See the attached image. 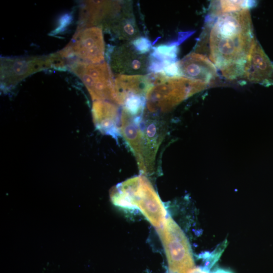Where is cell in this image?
Wrapping results in <instances>:
<instances>
[{
    "mask_svg": "<svg viewBox=\"0 0 273 273\" xmlns=\"http://www.w3.org/2000/svg\"><path fill=\"white\" fill-rule=\"evenodd\" d=\"M64 58L58 52L47 56L2 57L1 58V84L10 88L37 72L51 68L65 67Z\"/></svg>",
    "mask_w": 273,
    "mask_h": 273,
    "instance_id": "cell-4",
    "label": "cell"
},
{
    "mask_svg": "<svg viewBox=\"0 0 273 273\" xmlns=\"http://www.w3.org/2000/svg\"><path fill=\"white\" fill-rule=\"evenodd\" d=\"M69 67L84 83L93 100L114 102V79L107 63L93 64L76 60Z\"/></svg>",
    "mask_w": 273,
    "mask_h": 273,
    "instance_id": "cell-6",
    "label": "cell"
},
{
    "mask_svg": "<svg viewBox=\"0 0 273 273\" xmlns=\"http://www.w3.org/2000/svg\"><path fill=\"white\" fill-rule=\"evenodd\" d=\"M218 3L220 11L217 15L249 9L254 4V1H220Z\"/></svg>",
    "mask_w": 273,
    "mask_h": 273,
    "instance_id": "cell-19",
    "label": "cell"
},
{
    "mask_svg": "<svg viewBox=\"0 0 273 273\" xmlns=\"http://www.w3.org/2000/svg\"><path fill=\"white\" fill-rule=\"evenodd\" d=\"M180 74L184 77L199 81L206 84L216 79L217 69L206 56L193 52L178 62Z\"/></svg>",
    "mask_w": 273,
    "mask_h": 273,
    "instance_id": "cell-11",
    "label": "cell"
},
{
    "mask_svg": "<svg viewBox=\"0 0 273 273\" xmlns=\"http://www.w3.org/2000/svg\"><path fill=\"white\" fill-rule=\"evenodd\" d=\"M132 44L135 50L141 54L148 52L151 48V43L145 37H141L134 39Z\"/></svg>",
    "mask_w": 273,
    "mask_h": 273,
    "instance_id": "cell-20",
    "label": "cell"
},
{
    "mask_svg": "<svg viewBox=\"0 0 273 273\" xmlns=\"http://www.w3.org/2000/svg\"><path fill=\"white\" fill-rule=\"evenodd\" d=\"M143 115L133 116L123 109L120 131L135 157L140 171L146 174L143 134L139 124Z\"/></svg>",
    "mask_w": 273,
    "mask_h": 273,
    "instance_id": "cell-10",
    "label": "cell"
},
{
    "mask_svg": "<svg viewBox=\"0 0 273 273\" xmlns=\"http://www.w3.org/2000/svg\"><path fill=\"white\" fill-rule=\"evenodd\" d=\"M112 200L115 204L123 208L139 209L158 230L165 221V207L145 176H136L121 183L113 193Z\"/></svg>",
    "mask_w": 273,
    "mask_h": 273,
    "instance_id": "cell-2",
    "label": "cell"
},
{
    "mask_svg": "<svg viewBox=\"0 0 273 273\" xmlns=\"http://www.w3.org/2000/svg\"><path fill=\"white\" fill-rule=\"evenodd\" d=\"M158 230L169 270L172 273H190L196 267L190 243L180 228L168 217Z\"/></svg>",
    "mask_w": 273,
    "mask_h": 273,
    "instance_id": "cell-5",
    "label": "cell"
},
{
    "mask_svg": "<svg viewBox=\"0 0 273 273\" xmlns=\"http://www.w3.org/2000/svg\"><path fill=\"white\" fill-rule=\"evenodd\" d=\"M145 103L144 96L132 95L126 100L123 109L132 115H139L143 114Z\"/></svg>",
    "mask_w": 273,
    "mask_h": 273,
    "instance_id": "cell-18",
    "label": "cell"
},
{
    "mask_svg": "<svg viewBox=\"0 0 273 273\" xmlns=\"http://www.w3.org/2000/svg\"><path fill=\"white\" fill-rule=\"evenodd\" d=\"M242 77L251 82L273 85V63L255 38L245 60Z\"/></svg>",
    "mask_w": 273,
    "mask_h": 273,
    "instance_id": "cell-9",
    "label": "cell"
},
{
    "mask_svg": "<svg viewBox=\"0 0 273 273\" xmlns=\"http://www.w3.org/2000/svg\"><path fill=\"white\" fill-rule=\"evenodd\" d=\"M127 10V9H122L107 29L111 30L120 39H136L139 36V31L132 15Z\"/></svg>",
    "mask_w": 273,
    "mask_h": 273,
    "instance_id": "cell-16",
    "label": "cell"
},
{
    "mask_svg": "<svg viewBox=\"0 0 273 273\" xmlns=\"http://www.w3.org/2000/svg\"><path fill=\"white\" fill-rule=\"evenodd\" d=\"M105 42L102 28H78L69 43L59 53L65 59L75 57L79 61L93 64L103 62Z\"/></svg>",
    "mask_w": 273,
    "mask_h": 273,
    "instance_id": "cell-7",
    "label": "cell"
},
{
    "mask_svg": "<svg viewBox=\"0 0 273 273\" xmlns=\"http://www.w3.org/2000/svg\"><path fill=\"white\" fill-rule=\"evenodd\" d=\"M121 10L122 5L119 1H83L79 12L78 28L104 27L107 29Z\"/></svg>",
    "mask_w": 273,
    "mask_h": 273,
    "instance_id": "cell-8",
    "label": "cell"
},
{
    "mask_svg": "<svg viewBox=\"0 0 273 273\" xmlns=\"http://www.w3.org/2000/svg\"><path fill=\"white\" fill-rule=\"evenodd\" d=\"M151 87L146 75L119 74L114 79V102L123 105L129 96H146Z\"/></svg>",
    "mask_w": 273,
    "mask_h": 273,
    "instance_id": "cell-14",
    "label": "cell"
},
{
    "mask_svg": "<svg viewBox=\"0 0 273 273\" xmlns=\"http://www.w3.org/2000/svg\"><path fill=\"white\" fill-rule=\"evenodd\" d=\"M92 113L97 126L103 132L117 138L120 134L117 127L119 112L116 106L106 101H95Z\"/></svg>",
    "mask_w": 273,
    "mask_h": 273,
    "instance_id": "cell-15",
    "label": "cell"
},
{
    "mask_svg": "<svg viewBox=\"0 0 273 273\" xmlns=\"http://www.w3.org/2000/svg\"><path fill=\"white\" fill-rule=\"evenodd\" d=\"M254 38L249 9L220 14L209 32V58L227 79L242 77Z\"/></svg>",
    "mask_w": 273,
    "mask_h": 273,
    "instance_id": "cell-1",
    "label": "cell"
},
{
    "mask_svg": "<svg viewBox=\"0 0 273 273\" xmlns=\"http://www.w3.org/2000/svg\"><path fill=\"white\" fill-rule=\"evenodd\" d=\"M177 51L176 45H160L154 48L151 58L161 62L165 66L176 62Z\"/></svg>",
    "mask_w": 273,
    "mask_h": 273,
    "instance_id": "cell-17",
    "label": "cell"
},
{
    "mask_svg": "<svg viewBox=\"0 0 273 273\" xmlns=\"http://www.w3.org/2000/svg\"><path fill=\"white\" fill-rule=\"evenodd\" d=\"M190 273H232L230 270L222 268H218L213 271H210L204 267H195Z\"/></svg>",
    "mask_w": 273,
    "mask_h": 273,
    "instance_id": "cell-21",
    "label": "cell"
},
{
    "mask_svg": "<svg viewBox=\"0 0 273 273\" xmlns=\"http://www.w3.org/2000/svg\"><path fill=\"white\" fill-rule=\"evenodd\" d=\"M139 124L143 134L146 174H148L154 169L156 154L164 136V127L160 121L144 119L143 116Z\"/></svg>",
    "mask_w": 273,
    "mask_h": 273,
    "instance_id": "cell-12",
    "label": "cell"
},
{
    "mask_svg": "<svg viewBox=\"0 0 273 273\" xmlns=\"http://www.w3.org/2000/svg\"><path fill=\"white\" fill-rule=\"evenodd\" d=\"M202 82L184 76L169 77L152 86L146 95V103L151 112H165L206 86Z\"/></svg>",
    "mask_w": 273,
    "mask_h": 273,
    "instance_id": "cell-3",
    "label": "cell"
},
{
    "mask_svg": "<svg viewBox=\"0 0 273 273\" xmlns=\"http://www.w3.org/2000/svg\"><path fill=\"white\" fill-rule=\"evenodd\" d=\"M138 52L132 44L117 48L111 56V67L120 73H140L148 70L150 60Z\"/></svg>",
    "mask_w": 273,
    "mask_h": 273,
    "instance_id": "cell-13",
    "label": "cell"
}]
</instances>
